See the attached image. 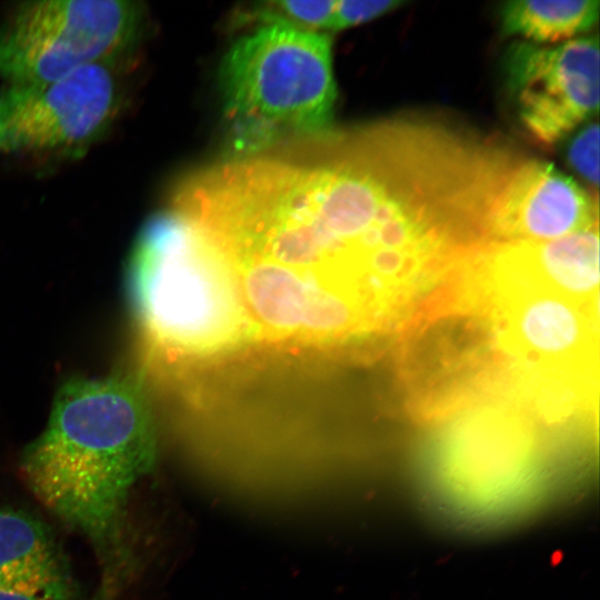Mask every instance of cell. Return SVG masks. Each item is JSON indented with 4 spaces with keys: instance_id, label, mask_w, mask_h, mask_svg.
Wrapping results in <instances>:
<instances>
[{
    "instance_id": "cell-1",
    "label": "cell",
    "mask_w": 600,
    "mask_h": 600,
    "mask_svg": "<svg viewBox=\"0 0 600 600\" xmlns=\"http://www.w3.org/2000/svg\"><path fill=\"white\" fill-rule=\"evenodd\" d=\"M268 157L199 171L189 219L228 263L252 341L336 351L388 334L408 263L387 187L358 156Z\"/></svg>"
},
{
    "instance_id": "cell-2",
    "label": "cell",
    "mask_w": 600,
    "mask_h": 600,
    "mask_svg": "<svg viewBox=\"0 0 600 600\" xmlns=\"http://www.w3.org/2000/svg\"><path fill=\"white\" fill-rule=\"evenodd\" d=\"M156 430L133 377L74 379L59 390L21 472L37 499L91 546L101 582L119 587L128 561L132 488L153 466Z\"/></svg>"
},
{
    "instance_id": "cell-3",
    "label": "cell",
    "mask_w": 600,
    "mask_h": 600,
    "mask_svg": "<svg viewBox=\"0 0 600 600\" xmlns=\"http://www.w3.org/2000/svg\"><path fill=\"white\" fill-rule=\"evenodd\" d=\"M470 309L484 319L518 402L548 412L598 402L599 301L554 291L522 250L504 248L474 270Z\"/></svg>"
},
{
    "instance_id": "cell-4",
    "label": "cell",
    "mask_w": 600,
    "mask_h": 600,
    "mask_svg": "<svg viewBox=\"0 0 600 600\" xmlns=\"http://www.w3.org/2000/svg\"><path fill=\"white\" fill-rule=\"evenodd\" d=\"M129 266L138 320L162 358L201 362L252 342L228 263L174 211L144 224Z\"/></svg>"
},
{
    "instance_id": "cell-5",
    "label": "cell",
    "mask_w": 600,
    "mask_h": 600,
    "mask_svg": "<svg viewBox=\"0 0 600 600\" xmlns=\"http://www.w3.org/2000/svg\"><path fill=\"white\" fill-rule=\"evenodd\" d=\"M219 88L238 159L291 136L320 133L337 99L331 40L327 33L264 23L229 49Z\"/></svg>"
},
{
    "instance_id": "cell-6",
    "label": "cell",
    "mask_w": 600,
    "mask_h": 600,
    "mask_svg": "<svg viewBox=\"0 0 600 600\" xmlns=\"http://www.w3.org/2000/svg\"><path fill=\"white\" fill-rule=\"evenodd\" d=\"M143 21L137 1L23 2L0 26V78L42 83L91 64L117 63L137 44Z\"/></svg>"
},
{
    "instance_id": "cell-7",
    "label": "cell",
    "mask_w": 600,
    "mask_h": 600,
    "mask_svg": "<svg viewBox=\"0 0 600 600\" xmlns=\"http://www.w3.org/2000/svg\"><path fill=\"white\" fill-rule=\"evenodd\" d=\"M121 101L112 62L50 82L7 83L0 89V153L83 154L108 132Z\"/></svg>"
},
{
    "instance_id": "cell-8",
    "label": "cell",
    "mask_w": 600,
    "mask_h": 600,
    "mask_svg": "<svg viewBox=\"0 0 600 600\" xmlns=\"http://www.w3.org/2000/svg\"><path fill=\"white\" fill-rule=\"evenodd\" d=\"M502 73L521 127L540 144L560 141L598 113L597 36L547 47L516 42L504 53Z\"/></svg>"
},
{
    "instance_id": "cell-9",
    "label": "cell",
    "mask_w": 600,
    "mask_h": 600,
    "mask_svg": "<svg viewBox=\"0 0 600 600\" xmlns=\"http://www.w3.org/2000/svg\"><path fill=\"white\" fill-rule=\"evenodd\" d=\"M598 198L552 163L519 159L498 199L492 233L503 242H546L598 226Z\"/></svg>"
},
{
    "instance_id": "cell-10",
    "label": "cell",
    "mask_w": 600,
    "mask_h": 600,
    "mask_svg": "<svg viewBox=\"0 0 600 600\" xmlns=\"http://www.w3.org/2000/svg\"><path fill=\"white\" fill-rule=\"evenodd\" d=\"M72 581L48 529L36 518L0 509V582Z\"/></svg>"
},
{
    "instance_id": "cell-11",
    "label": "cell",
    "mask_w": 600,
    "mask_h": 600,
    "mask_svg": "<svg viewBox=\"0 0 600 600\" xmlns=\"http://www.w3.org/2000/svg\"><path fill=\"white\" fill-rule=\"evenodd\" d=\"M532 268L554 291L579 302L599 301L598 226L546 242H527Z\"/></svg>"
},
{
    "instance_id": "cell-12",
    "label": "cell",
    "mask_w": 600,
    "mask_h": 600,
    "mask_svg": "<svg viewBox=\"0 0 600 600\" xmlns=\"http://www.w3.org/2000/svg\"><path fill=\"white\" fill-rule=\"evenodd\" d=\"M598 0H517L502 3L503 33L531 43L571 40L591 30L599 18Z\"/></svg>"
},
{
    "instance_id": "cell-13",
    "label": "cell",
    "mask_w": 600,
    "mask_h": 600,
    "mask_svg": "<svg viewBox=\"0 0 600 600\" xmlns=\"http://www.w3.org/2000/svg\"><path fill=\"white\" fill-rule=\"evenodd\" d=\"M336 0H296L263 3L252 18L264 23L281 22L302 30L330 31Z\"/></svg>"
},
{
    "instance_id": "cell-14",
    "label": "cell",
    "mask_w": 600,
    "mask_h": 600,
    "mask_svg": "<svg viewBox=\"0 0 600 600\" xmlns=\"http://www.w3.org/2000/svg\"><path fill=\"white\" fill-rule=\"evenodd\" d=\"M566 160L584 181L599 184V126L588 122L581 127L566 146Z\"/></svg>"
},
{
    "instance_id": "cell-15",
    "label": "cell",
    "mask_w": 600,
    "mask_h": 600,
    "mask_svg": "<svg viewBox=\"0 0 600 600\" xmlns=\"http://www.w3.org/2000/svg\"><path fill=\"white\" fill-rule=\"evenodd\" d=\"M402 0H342L337 1L330 31L357 26L380 17L400 6Z\"/></svg>"
},
{
    "instance_id": "cell-16",
    "label": "cell",
    "mask_w": 600,
    "mask_h": 600,
    "mask_svg": "<svg viewBox=\"0 0 600 600\" xmlns=\"http://www.w3.org/2000/svg\"><path fill=\"white\" fill-rule=\"evenodd\" d=\"M0 600H74L72 581L0 582Z\"/></svg>"
},
{
    "instance_id": "cell-17",
    "label": "cell",
    "mask_w": 600,
    "mask_h": 600,
    "mask_svg": "<svg viewBox=\"0 0 600 600\" xmlns=\"http://www.w3.org/2000/svg\"><path fill=\"white\" fill-rule=\"evenodd\" d=\"M116 592V588L101 583L97 591L87 600H112Z\"/></svg>"
}]
</instances>
